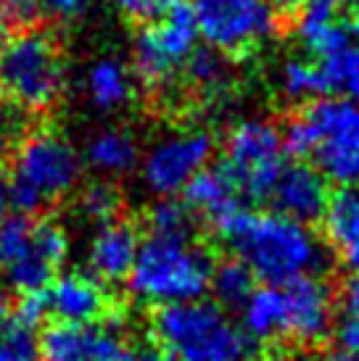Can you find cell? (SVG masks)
<instances>
[{
  "instance_id": "cell-25",
  "label": "cell",
  "mask_w": 359,
  "mask_h": 361,
  "mask_svg": "<svg viewBox=\"0 0 359 361\" xmlns=\"http://www.w3.org/2000/svg\"><path fill=\"white\" fill-rule=\"evenodd\" d=\"M122 209V195L111 182H93L80 195V211L82 216L93 224H106L114 221Z\"/></svg>"
},
{
  "instance_id": "cell-4",
  "label": "cell",
  "mask_w": 359,
  "mask_h": 361,
  "mask_svg": "<svg viewBox=\"0 0 359 361\" xmlns=\"http://www.w3.org/2000/svg\"><path fill=\"white\" fill-rule=\"evenodd\" d=\"M290 156H310L314 169L341 188L359 185V106L346 98H317L283 130Z\"/></svg>"
},
{
  "instance_id": "cell-5",
  "label": "cell",
  "mask_w": 359,
  "mask_h": 361,
  "mask_svg": "<svg viewBox=\"0 0 359 361\" xmlns=\"http://www.w3.org/2000/svg\"><path fill=\"white\" fill-rule=\"evenodd\" d=\"M82 177V159L64 135L53 130H35L13 148L8 174L11 206L21 214H37L64 201L77 190Z\"/></svg>"
},
{
  "instance_id": "cell-38",
  "label": "cell",
  "mask_w": 359,
  "mask_h": 361,
  "mask_svg": "<svg viewBox=\"0 0 359 361\" xmlns=\"http://www.w3.org/2000/svg\"><path fill=\"white\" fill-rule=\"evenodd\" d=\"M11 319V303H8V295L0 290V324H6Z\"/></svg>"
},
{
  "instance_id": "cell-7",
  "label": "cell",
  "mask_w": 359,
  "mask_h": 361,
  "mask_svg": "<svg viewBox=\"0 0 359 361\" xmlns=\"http://www.w3.org/2000/svg\"><path fill=\"white\" fill-rule=\"evenodd\" d=\"M66 69L59 45L35 30L19 32L0 48V95L24 114H42L61 101Z\"/></svg>"
},
{
  "instance_id": "cell-6",
  "label": "cell",
  "mask_w": 359,
  "mask_h": 361,
  "mask_svg": "<svg viewBox=\"0 0 359 361\" xmlns=\"http://www.w3.org/2000/svg\"><path fill=\"white\" fill-rule=\"evenodd\" d=\"M161 351L177 361H246L249 338L238 322L214 301L161 306L151 322Z\"/></svg>"
},
{
  "instance_id": "cell-21",
  "label": "cell",
  "mask_w": 359,
  "mask_h": 361,
  "mask_svg": "<svg viewBox=\"0 0 359 361\" xmlns=\"http://www.w3.org/2000/svg\"><path fill=\"white\" fill-rule=\"evenodd\" d=\"M280 90L290 103H312L328 92L317 61L288 59L280 69Z\"/></svg>"
},
{
  "instance_id": "cell-2",
  "label": "cell",
  "mask_w": 359,
  "mask_h": 361,
  "mask_svg": "<svg viewBox=\"0 0 359 361\" xmlns=\"http://www.w3.org/2000/svg\"><path fill=\"white\" fill-rule=\"evenodd\" d=\"M333 293L317 274L254 288L240 306V327L249 341L317 345L333 327Z\"/></svg>"
},
{
  "instance_id": "cell-43",
  "label": "cell",
  "mask_w": 359,
  "mask_h": 361,
  "mask_svg": "<svg viewBox=\"0 0 359 361\" xmlns=\"http://www.w3.org/2000/svg\"><path fill=\"white\" fill-rule=\"evenodd\" d=\"M130 361H132V359H130Z\"/></svg>"
},
{
  "instance_id": "cell-13",
  "label": "cell",
  "mask_w": 359,
  "mask_h": 361,
  "mask_svg": "<svg viewBox=\"0 0 359 361\" xmlns=\"http://www.w3.org/2000/svg\"><path fill=\"white\" fill-rule=\"evenodd\" d=\"M40 353L45 361H130V348L117 327L85 322L61 324L45 330L40 338Z\"/></svg>"
},
{
  "instance_id": "cell-24",
  "label": "cell",
  "mask_w": 359,
  "mask_h": 361,
  "mask_svg": "<svg viewBox=\"0 0 359 361\" xmlns=\"http://www.w3.org/2000/svg\"><path fill=\"white\" fill-rule=\"evenodd\" d=\"M319 69L328 92H339L341 98L359 106V48L346 45L328 59H319Z\"/></svg>"
},
{
  "instance_id": "cell-37",
  "label": "cell",
  "mask_w": 359,
  "mask_h": 361,
  "mask_svg": "<svg viewBox=\"0 0 359 361\" xmlns=\"http://www.w3.org/2000/svg\"><path fill=\"white\" fill-rule=\"evenodd\" d=\"M132 361H177V359H172L170 353H164V351H148V353H140L138 359H132Z\"/></svg>"
},
{
  "instance_id": "cell-41",
  "label": "cell",
  "mask_w": 359,
  "mask_h": 361,
  "mask_svg": "<svg viewBox=\"0 0 359 361\" xmlns=\"http://www.w3.org/2000/svg\"><path fill=\"white\" fill-rule=\"evenodd\" d=\"M251 361H288V359H280V356H261V359H251Z\"/></svg>"
},
{
  "instance_id": "cell-32",
  "label": "cell",
  "mask_w": 359,
  "mask_h": 361,
  "mask_svg": "<svg viewBox=\"0 0 359 361\" xmlns=\"http://www.w3.org/2000/svg\"><path fill=\"white\" fill-rule=\"evenodd\" d=\"M339 303H341L343 317H359V274H354L351 280H346V285L341 288Z\"/></svg>"
},
{
  "instance_id": "cell-8",
  "label": "cell",
  "mask_w": 359,
  "mask_h": 361,
  "mask_svg": "<svg viewBox=\"0 0 359 361\" xmlns=\"http://www.w3.org/2000/svg\"><path fill=\"white\" fill-rule=\"evenodd\" d=\"M69 248V232L59 221L8 216L0 227V274L21 295L42 290L61 274Z\"/></svg>"
},
{
  "instance_id": "cell-18",
  "label": "cell",
  "mask_w": 359,
  "mask_h": 361,
  "mask_svg": "<svg viewBox=\"0 0 359 361\" xmlns=\"http://www.w3.org/2000/svg\"><path fill=\"white\" fill-rule=\"evenodd\" d=\"M182 192H185V206L190 214L211 221L217 227L240 209L238 188L230 182V177L222 169L206 166L185 185Z\"/></svg>"
},
{
  "instance_id": "cell-23",
  "label": "cell",
  "mask_w": 359,
  "mask_h": 361,
  "mask_svg": "<svg viewBox=\"0 0 359 361\" xmlns=\"http://www.w3.org/2000/svg\"><path fill=\"white\" fill-rule=\"evenodd\" d=\"M209 290L214 293V303H220L222 309H240L254 290V274L238 259L225 261L211 271Z\"/></svg>"
},
{
  "instance_id": "cell-28",
  "label": "cell",
  "mask_w": 359,
  "mask_h": 361,
  "mask_svg": "<svg viewBox=\"0 0 359 361\" xmlns=\"http://www.w3.org/2000/svg\"><path fill=\"white\" fill-rule=\"evenodd\" d=\"M180 0H114V6L124 19L135 24H153L164 19Z\"/></svg>"
},
{
  "instance_id": "cell-1",
  "label": "cell",
  "mask_w": 359,
  "mask_h": 361,
  "mask_svg": "<svg viewBox=\"0 0 359 361\" xmlns=\"http://www.w3.org/2000/svg\"><path fill=\"white\" fill-rule=\"evenodd\" d=\"M217 230L254 280H264L267 285L312 277L328 261L325 245L310 224L280 211L238 209Z\"/></svg>"
},
{
  "instance_id": "cell-10",
  "label": "cell",
  "mask_w": 359,
  "mask_h": 361,
  "mask_svg": "<svg viewBox=\"0 0 359 361\" xmlns=\"http://www.w3.org/2000/svg\"><path fill=\"white\" fill-rule=\"evenodd\" d=\"M199 30L188 3H177L164 19L153 21L138 35L132 51V69L148 92H170L185 74L190 56L196 53Z\"/></svg>"
},
{
  "instance_id": "cell-42",
  "label": "cell",
  "mask_w": 359,
  "mask_h": 361,
  "mask_svg": "<svg viewBox=\"0 0 359 361\" xmlns=\"http://www.w3.org/2000/svg\"><path fill=\"white\" fill-rule=\"evenodd\" d=\"M0 48H3V27H0Z\"/></svg>"
},
{
  "instance_id": "cell-36",
  "label": "cell",
  "mask_w": 359,
  "mask_h": 361,
  "mask_svg": "<svg viewBox=\"0 0 359 361\" xmlns=\"http://www.w3.org/2000/svg\"><path fill=\"white\" fill-rule=\"evenodd\" d=\"M310 0H272V6L275 8H283V11H296V8H304Z\"/></svg>"
},
{
  "instance_id": "cell-15",
  "label": "cell",
  "mask_w": 359,
  "mask_h": 361,
  "mask_svg": "<svg viewBox=\"0 0 359 361\" xmlns=\"http://www.w3.org/2000/svg\"><path fill=\"white\" fill-rule=\"evenodd\" d=\"M269 198L275 201V211L310 224L314 219H322V214L328 209V180L314 166H307V164H290L288 166L286 164V169L280 171Z\"/></svg>"
},
{
  "instance_id": "cell-12",
  "label": "cell",
  "mask_w": 359,
  "mask_h": 361,
  "mask_svg": "<svg viewBox=\"0 0 359 361\" xmlns=\"http://www.w3.org/2000/svg\"><path fill=\"white\" fill-rule=\"evenodd\" d=\"M211 153H214V140L209 132L199 127L170 132L153 142L140 159L143 185L153 195L172 198L185 190V185L199 171L209 166Z\"/></svg>"
},
{
  "instance_id": "cell-33",
  "label": "cell",
  "mask_w": 359,
  "mask_h": 361,
  "mask_svg": "<svg viewBox=\"0 0 359 361\" xmlns=\"http://www.w3.org/2000/svg\"><path fill=\"white\" fill-rule=\"evenodd\" d=\"M349 0H310L304 11L307 13H314V16H336V11L343 8Z\"/></svg>"
},
{
  "instance_id": "cell-22",
  "label": "cell",
  "mask_w": 359,
  "mask_h": 361,
  "mask_svg": "<svg viewBox=\"0 0 359 361\" xmlns=\"http://www.w3.org/2000/svg\"><path fill=\"white\" fill-rule=\"evenodd\" d=\"M299 35L304 48L310 53H314L317 59H328L336 51L349 45V30L336 21V16H314L307 13L301 16Z\"/></svg>"
},
{
  "instance_id": "cell-40",
  "label": "cell",
  "mask_w": 359,
  "mask_h": 361,
  "mask_svg": "<svg viewBox=\"0 0 359 361\" xmlns=\"http://www.w3.org/2000/svg\"><path fill=\"white\" fill-rule=\"evenodd\" d=\"M351 35H354V37L359 40V11L354 13V21H351Z\"/></svg>"
},
{
  "instance_id": "cell-11",
  "label": "cell",
  "mask_w": 359,
  "mask_h": 361,
  "mask_svg": "<svg viewBox=\"0 0 359 361\" xmlns=\"http://www.w3.org/2000/svg\"><path fill=\"white\" fill-rule=\"evenodd\" d=\"M199 37L220 56H243L278 32L272 0H193Z\"/></svg>"
},
{
  "instance_id": "cell-30",
  "label": "cell",
  "mask_w": 359,
  "mask_h": 361,
  "mask_svg": "<svg viewBox=\"0 0 359 361\" xmlns=\"http://www.w3.org/2000/svg\"><path fill=\"white\" fill-rule=\"evenodd\" d=\"M93 0H37L40 11L50 13L53 19H77L90 8Z\"/></svg>"
},
{
  "instance_id": "cell-29",
  "label": "cell",
  "mask_w": 359,
  "mask_h": 361,
  "mask_svg": "<svg viewBox=\"0 0 359 361\" xmlns=\"http://www.w3.org/2000/svg\"><path fill=\"white\" fill-rule=\"evenodd\" d=\"M37 0H0V27L24 30L37 16Z\"/></svg>"
},
{
  "instance_id": "cell-27",
  "label": "cell",
  "mask_w": 359,
  "mask_h": 361,
  "mask_svg": "<svg viewBox=\"0 0 359 361\" xmlns=\"http://www.w3.org/2000/svg\"><path fill=\"white\" fill-rule=\"evenodd\" d=\"M40 345L32 335V327L16 319L0 324V361H37Z\"/></svg>"
},
{
  "instance_id": "cell-19",
  "label": "cell",
  "mask_w": 359,
  "mask_h": 361,
  "mask_svg": "<svg viewBox=\"0 0 359 361\" xmlns=\"http://www.w3.org/2000/svg\"><path fill=\"white\" fill-rule=\"evenodd\" d=\"M85 159H88L90 169L103 174V177H124L138 166L140 148L130 132L109 127V130H100L90 137L88 148H85Z\"/></svg>"
},
{
  "instance_id": "cell-16",
  "label": "cell",
  "mask_w": 359,
  "mask_h": 361,
  "mask_svg": "<svg viewBox=\"0 0 359 361\" xmlns=\"http://www.w3.org/2000/svg\"><path fill=\"white\" fill-rule=\"evenodd\" d=\"M140 238L127 221H106L93 232L88 243V274L98 282H122L130 277Z\"/></svg>"
},
{
  "instance_id": "cell-14",
  "label": "cell",
  "mask_w": 359,
  "mask_h": 361,
  "mask_svg": "<svg viewBox=\"0 0 359 361\" xmlns=\"http://www.w3.org/2000/svg\"><path fill=\"white\" fill-rule=\"evenodd\" d=\"M45 319H56L61 324H85L98 322L109 309V293L93 274L64 271L40 290Z\"/></svg>"
},
{
  "instance_id": "cell-9",
  "label": "cell",
  "mask_w": 359,
  "mask_h": 361,
  "mask_svg": "<svg viewBox=\"0 0 359 361\" xmlns=\"http://www.w3.org/2000/svg\"><path fill=\"white\" fill-rule=\"evenodd\" d=\"M240 198H269L280 171L286 169L283 130L261 116L240 119L230 127L222 145V166Z\"/></svg>"
},
{
  "instance_id": "cell-31",
  "label": "cell",
  "mask_w": 359,
  "mask_h": 361,
  "mask_svg": "<svg viewBox=\"0 0 359 361\" xmlns=\"http://www.w3.org/2000/svg\"><path fill=\"white\" fill-rule=\"evenodd\" d=\"M339 343L341 351L351 353L359 361V317H343L339 324Z\"/></svg>"
},
{
  "instance_id": "cell-26",
  "label": "cell",
  "mask_w": 359,
  "mask_h": 361,
  "mask_svg": "<svg viewBox=\"0 0 359 361\" xmlns=\"http://www.w3.org/2000/svg\"><path fill=\"white\" fill-rule=\"evenodd\" d=\"M185 74H188L190 85L206 95L225 87V80H228L225 61L217 51H196L185 66Z\"/></svg>"
},
{
  "instance_id": "cell-39",
  "label": "cell",
  "mask_w": 359,
  "mask_h": 361,
  "mask_svg": "<svg viewBox=\"0 0 359 361\" xmlns=\"http://www.w3.org/2000/svg\"><path fill=\"white\" fill-rule=\"evenodd\" d=\"M319 361H357L354 359V356H351V353H346V351H330V353H325V356H322V359Z\"/></svg>"
},
{
  "instance_id": "cell-17",
  "label": "cell",
  "mask_w": 359,
  "mask_h": 361,
  "mask_svg": "<svg viewBox=\"0 0 359 361\" xmlns=\"http://www.w3.org/2000/svg\"><path fill=\"white\" fill-rule=\"evenodd\" d=\"M322 221L333 253L351 274H359V190L343 188L336 192L328 201Z\"/></svg>"
},
{
  "instance_id": "cell-35",
  "label": "cell",
  "mask_w": 359,
  "mask_h": 361,
  "mask_svg": "<svg viewBox=\"0 0 359 361\" xmlns=\"http://www.w3.org/2000/svg\"><path fill=\"white\" fill-rule=\"evenodd\" d=\"M8 211H11V198H8V185L0 180V227L6 224L8 219Z\"/></svg>"
},
{
  "instance_id": "cell-34",
  "label": "cell",
  "mask_w": 359,
  "mask_h": 361,
  "mask_svg": "<svg viewBox=\"0 0 359 361\" xmlns=\"http://www.w3.org/2000/svg\"><path fill=\"white\" fill-rule=\"evenodd\" d=\"M11 148H13V127L8 119L0 116V161L8 156Z\"/></svg>"
},
{
  "instance_id": "cell-3",
  "label": "cell",
  "mask_w": 359,
  "mask_h": 361,
  "mask_svg": "<svg viewBox=\"0 0 359 361\" xmlns=\"http://www.w3.org/2000/svg\"><path fill=\"white\" fill-rule=\"evenodd\" d=\"M214 261L193 232H153L140 240L127 277L130 293L140 303L172 306L204 298L209 290Z\"/></svg>"
},
{
  "instance_id": "cell-20",
  "label": "cell",
  "mask_w": 359,
  "mask_h": 361,
  "mask_svg": "<svg viewBox=\"0 0 359 361\" xmlns=\"http://www.w3.org/2000/svg\"><path fill=\"white\" fill-rule=\"evenodd\" d=\"M132 71L117 59H98L85 74V95L98 111H119L132 98Z\"/></svg>"
}]
</instances>
